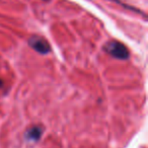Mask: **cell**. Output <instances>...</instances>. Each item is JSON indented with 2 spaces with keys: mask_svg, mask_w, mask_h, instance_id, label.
<instances>
[{
  "mask_svg": "<svg viewBox=\"0 0 148 148\" xmlns=\"http://www.w3.org/2000/svg\"><path fill=\"white\" fill-rule=\"evenodd\" d=\"M103 49L107 53H109L110 55L117 58V59L124 60L129 57V51H128L127 47L118 41L108 42L103 47Z\"/></svg>",
  "mask_w": 148,
  "mask_h": 148,
  "instance_id": "cell-1",
  "label": "cell"
},
{
  "mask_svg": "<svg viewBox=\"0 0 148 148\" xmlns=\"http://www.w3.org/2000/svg\"><path fill=\"white\" fill-rule=\"evenodd\" d=\"M29 45L34 50H36V51L41 54H47L50 52L49 43L45 39H43L42 37H39V36H33L32 38H29Z\"/></svg>",
  "mask_w": 148,
  "mask_h": 148,
  "instance_id": "cell-2",
  "label": "cell"
},
{
  "mask_svg": "<svg viewBox=\"0 0 148 148\" xmlns=\"http://www.w3.org/2000/svg\"><path fill=\"white\" fill-rule=\"evenodd\" d=\"M42 134V129L40 127H33L27 132V137L31 140H37Z\"/></svg>",
  "mask_w": 148,
  "mask_h": 148,
  "instance_id": "cell-3",
  "label": "cell"
},
{
  "mask_svg": "<svg viewBox=\"0 0 148 148\" xmlns=\"http://www.w3.org/2000/svg\"><path fill=\"white\" fill-rule=\"evenodd\" d=\"M46 1H48V0H46Z\"/></svg>",
  "mask_w": 148,
  "mask_h": 148,
  "instance_id": "cell-4",
  "label": "cell"
}]
</instances>
